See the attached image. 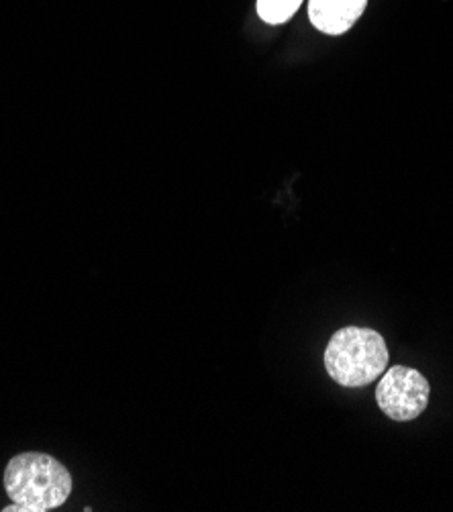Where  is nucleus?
<instances>
[{
  "mask_svg": "<svg viewBox=\"0 0 453 512\" xmlns=\"http://www.w3.org/2000/svg\"><path fill=\"white\" fill-rule=\"evenodd\" d=\"M5 488L13 500L5 512H47L68 500L72 476L52 455L21 453L5 470Z\"/></svg>",
  "mask_w": 453,
  "mask_h": 512,
  "instance_id": "f257e3e1",
  "label": "nucleus"
},
{
  "mask_svg": "<svg viewBox=\"0 0 453 512\" xmlns=\"http://www.w3.org/2000/svg\"><path fill=\"white\" fill-rule=\"evenodd\" d=\"M386 366L388 347L384 337L374 329H339L325 349V368L329 376L345 388L372 384L386 372Z\"/></svg>",
  "mask_w": 453,
  "mask_h": 512,
  "instance_id": "f03ea898",
  "label": "nucleus"
},
{
  "mask_svg": "<svg viewBox=\"0 0 453 512\" xmlns=\"http://www.w3.org/2000/svg\"><path fill=\"white\" fill-rule=\"evenodd\" d=\"M429 392V382L419 370L392 366L378 382L376 402L386 417L405 423L423 415L429 404Z\"/></svg>",
  "mask_w": 453,
  "mask_h": 512,
  "instance_id": "7ed1b4c3",
  "label": "nucleus"
},
{
  "mask_svg": "<svg viewBox=\"0 0 453 512\" xmlns=\"http://www.w3.org/2000/svg\"><path fill=\"white\" fill-rule=\"evenodd\" d=\"M366 3L368 0H311L309 17L319 31L341 35L362 17Z\"/></svg>",
  "mask_w": 453,
  "mask_h": 512,
  "instance_id": "20e7f679",
  "label": "nucleus"
},
{
  "mask_svg": "<svg viewBox=\"0 0 453 512\" xmlns=\"http://www.w3.org/2000/svg\"><path fill=\"white\" fill-rule=\"evenodd\" d=\"M302 5V0H258V15L270 25L286 23Z\"/></svg>",
  "mask_w": 453,
  "mask_h": 512,
  "instance_id": "39448f33",
  "label": "nucleus"
}]
</instances>
